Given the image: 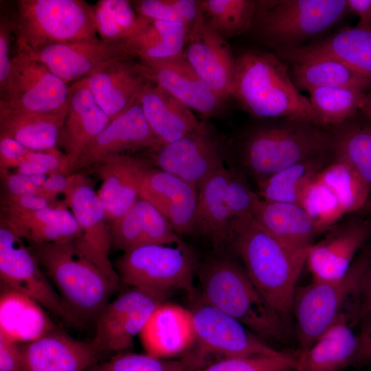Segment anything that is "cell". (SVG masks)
<instances>
[{"label": "cell", "instance_id": "obj_1", "mask_svg": "<svg viewBox=\"0 0 371 371\" xmlns=\"http://www.w3.org/2000/svg\"><path fill=\"white\" fill-rule=\"evenodd\" d=\"M228 251L239 259L262 297L288 326L308 251L286 245L254 218L238 231Z\"/></svg>", "mask_w": 371, "mask_h": 371}, {"label": "cell", "instance_id": "obj_2", "mask_svg": "<svg viewBox=\"0 0 371 371\" xmlns=\"http://www.w3.org/2000/svg\"><path fill=\"white\" fill-rule=\"evenodd\" d=\"M198 273L203 302L238 320L267 342L285 340L288 326L267 303L232 252L216 251L201 263Z\"/></svg>", "mask_w": 371, "mask_h": 371}, {"label": "cell", "instance_id": "obj_3", "mask_svg": "<svg viewBox=\"0 0 371 371\" xmlns=\"http://www.w3.org/2000/svg\"><path fill=\"white\" fill-rule=\"evenodd\" d=\"M236 63L232 96L247 112L260 118L312 122L309 99L300 93L276 54L246 49Z\"/></svg>", "mask_w": 371, "mask_h": 371}, {"label": "cell", "instance_id": "obj_4", "mask_svg": "<svg viewBox=\"0 0 371 371\" xmlns=\"http://www.w3.org/2000/svg\"><path fill=\"white\" fill-rule=\"evenodd\" d=\"M30 249L78 324L81 321L96 319L117 288L80 251L74 240L30 243Z\"/></svg>", "mask_w": 371, "mask_h": 371}, {"label": "cell", "instance_id": "obj_5", "mask_svg": "<svg viewBox=\"0 0 371 371\" xmlns=\"http://www.w3.org/2000/svg\"><path fill=\"white\" fill-rule=\"evenodd\" d=\"M330 153L329 128L310 121L281 119L249 132L241 145L240 159L258 183L287 167Z\"/></svg>", "mask_w": 371, "mask_h": 371}, {"label": "cell", "instance_id": "obj_6", "mask_svg": "<svg viewBox=\"0 0 371 371\" xmlns=\"http://www.w3.org/2000/svg\"><path fill=\"white\" fill-rule=\"evenodd\" d=\"M261 201L241 174L224 166L198 188L193 232L208 240L216 251H228L238 231L254 218Z\"/></svg>", "mask_w": 371, "mask_h": 371}, {"label": "cell", "instance_id": "obj_7", "mask_svg": "<svg viewBox=\"0 0 371 371\" xmlns=\"http://www.w3.org/2000/svg\"><path fill=\"white\" fill-rule=\"evenodd\" d=\"M348 12L346 0H262L250 32L279 52L297 47L338 23Z\"/></svg>", "mask_w": 371, "mask_h": 371}, {"label": "cell", "instance_id": "obj_8", "mask_svg": "<svg viewBox=\"0 0 371 371\" xmlns=\"http://www.w3.org/2000/svg\"><path fill=\"white\" fill-rule=\"evenodd\" d=\"M16 45L31 49L97 38L93 6L83 0H18Z\"/></svg>", "mask_w": 371, "mask_h": 371}, {"label": "cell", "instance_id": "obj_9", "mask_svg": "<svg viewBox=\"0 0 371 371\" xmlns=\"http://www.w3.org/2000/svg\"><path fill=\"white\" fill-rule=\"evenodd\" d=\"M191 311L196 346L183 359L189 371L225 359L276 355L282 352L238 320L203 301Z\"/></svg>", "mask_w": 371, "mask_h": 371}, {"label": "cell", "instance_id": "obj_10", "mask_svg": "<svg viewBox=\"0 0 371 371\" xmlns=\"http://www.w3.org/2000/svg\"><path fill=\"white\" fill-rule=\"evenodd\" d=\"M371 262L366 252L358 256L349 271L337 280H314L297 288L292 315L296 322V337L302 350L311 346L344 313L343 308L356 291Z\"/></svg>", "mask_w": 371, "mask_h": 371}, {"label": "cell", "instance_id": "obj_11", "mask_svg": "<svg viewBox=\"0 0 371 371\" xmlns=\"http://www.w3.org/2000/svg\"><path fill=\"white\" fill-rule=\"evenodd\" d=\"M115 269L125 284L166 298L176 290L194 296L195 262L188 247L145 245L126 251Z\"/></svg>", "mask_w": 371, "mask_h": 371}, {"label": "cell", "instance_id": "obj_12", "mask_svg": "<svg viewBox=\"0 0 371 371\" xmlns=\"http://www.w3.org/2000/svg\"><path fill=\"white\" fill-rule=\"evenodd\" d=\"M1 284L19 291L74 325L78 323L49 282L30 247L3 221L0 224Z\"/></svg>", "mask_w": 371, "mask_h": 371}, {"label": "cell", "instance_id": "obj_13", "mask_svg": "<svg viewBox=\"0 0 371 371\" xmlns=\"http://www.w3.org/2000/svg\"><path fill=\"white\" fill-rule=\"evenodd\" d=\"M11 68L0 104L9 108L53 112L68 106L69 88L43 63L18 52L12 57Z\"/></svg>", "mask_w": 371, "mask_h": 371}, {"label": "cell", "instance_id": "obj_14", "mask_svg": "<svg viewBox=\"0 0 371 371\" xmlns=\"http://www.w3.org/2000/svg\"><path fill=\"white\" fill-rule=\"evenodd\" d=\"M64 202L80 229L74 240L80 251L96 265L118 288L120 277L109 259L111 247L104 207L90 181L81 175L75 178L64 194Z\"/></svg>", "mask_w": 371, "mask_h": 371}, {"label": "cell", "instance_id": "obj_15", "mask_svg": "<svg viewBox=\"0 0 371 371\" xmlns=\"http://www.w3.org/2000/svg\"><path fill=\"white\" fill-rule=\"evenodd\" d=\"M166 297L132 287L109 302L96 318L94 337L90 342L100 355L122 351L132 346L156 308Z\"/></svg>", "mask_w": 371, "mask_h": 371}, {"label": "cell", "instance_id": "obj_16", "mask_svg": "<svg viewBox=\"0 0 371 371\" xmlns=\"http://www.w3.org/2000/svg\"><path fill=\"white\" fill-rule=\"evenodd\" d=\"M17 51L43 63L67 84L89 76L113 60L131 59L124 41H107L98 37L36 49L17 45Z\"/></svg>", "mask_w": 371, "mask_h": 371}, {"label": "cell", "instance_id": "obj_17", "mask_svg": "<svg viewBox=\"0 0 371 371\" xmlns=\"http://www.w3.org/2000/svg\"><path fill=\"white\" fill-rule=\"evenodd\" d=\"M151 165L199 186L224 166L223 148L207 126L175 142L148 150Z\"/></svg>", "mask_w": 371, "mask_h": 371}, {"label": "cell", "instance_id": "obj_18", "mask_svg": "<svg viewBox=\"0 0 371 371\" xmlns=\"http://www.w3.org/2000/svg\"><path fill=\"white\" fill-rule=\"evenodd\" d=\"M226 41L210 25L199 5L183 53L199 76L225 101L232 96L236 67Z\"/></svg>", "mask_w": 371, "mask_h": 371}, {"label": "cell", "instance_id": "obj_19", "mask_svg": "<svg viewBox=\"0 0 371 371\" xmlns=\"http://www.w3.org/2000/svg\"><path fill=\"white\" fill-rule=\"evenodd\" d=\"M146 78L159 86L192 111L217 116L223 102L195 71L184 53L164 60H139Z\"/></svg>", "mask_w": 371, "mask_h": 371}, {"label": "cell", "instance_id": "obj_20", "mask_svg": "<svg viewBox=\"0 0 371 371\" xmlns=\"http://www.w3.org/2000/svg\"><path fill=\"white\" fill-rule=\"evenodd\" d=\"M326 233L307 254L306 263L314 280H337L347 273L357 252L371 236V218H351Z\"/></svg>", "mask_w": 371, "mask_h": 371}, {"label": "cell", "instance_id": "obj_21", "mask_svg": "<svg viewBox=\"0 0 371 371\" xmlns=\"http://www.w3.org/2000/svg\"><path fill=\"white\" fill-rule=\"evenodd\" d=\"M20 346L21 371H87L100 356L90 342L78 341L56 327Z\"/></svg>", "mask_w": 371, "mask_h": 371}, {"label": "cell", "instance_id": "obj_22", "mask_svg": "<svg viewBox=\"0 0 371 371\" xmlns=\"http://www.w3.org/2000/svg\"><path fill=\"white\" fill-rule=\"evenodd\" d=\"M159 142L150 129L138 100L113 120L84 150L76 170L93 167L104 159L126 151L151 149Z\"/></svg>", "mask_w": 371, "mask_h": 371}, {"label": "cell", "instance_id": "obj_23", "mask_svg": "<svg viewBox=\"0 0 371 371\" xmlns=\"http://www.w3.org/2000/svg\"><path fill=\"white\" fill-rule=\"evenodd\" d=\"M139 197L157 208L178 235L193 232L198 203L194 185L152 166L143 179Z\"/></svg>", "mask_w": 371, "mask_h": 371}, {"label": "cell", "instance_id": "obj_24", "mask_svg": "<svg viewBox=\"0 0 371 371\" xmlns=\"http://www.w3.org/2000/svg\"><path fill=\"white\" fill-rule=\"evenodd\" d=\"M152 166L148 159L120 154L93 167L102 180L98 194L108 221L117 220L136 203L143 179Z\"/></svg>", "mask_w": 371, "mask_h": 371}, {"label": "cell", "instance_id": "obj_25", "mask_svg": "<svg viewBox=\"0 0 371 371\" xmlns=\"http://www.w3.org/2000/svg\"><path fill=\"white\" fill-rule=\"evenodd\" d=\"M110 122L109 117L98 104L84 79L70 86L68 111L58 144L65 150L71 173H74L84 150Z\"/></svg>", "mask_w": 371, "mask_h": 371}, {"label": "cell", "instance_id": "obj_26", "mask_svg": "<svg viewBox=\"0 0 371 371\" xmlns=\"http://www.w3.org/2000/svg\"><path fill=\"white\" fill-rule=\"evenodd\" d=\"M83 79L111 122L138 100L148 81L133 59L113 60Z\"/></svg>", "mask_w": 371, "mask_h": 371}, {"label": "cell", "instance_id": "obj_27", "mask_svg": "<svg viewBox=\"0 0 371 371\" xmlns=\"http://www.w3.org/2000/svg\"><path fill=\"white\" fill-rule=\"evenodd\" d=\"M109 229L111 247L123 252L145 245L187 247L163 214L140 197L125 214L111 222Z\"/></svg>", "mask_w": 371, "mask_h": 371}, {"label": "cell", "instance_id": "obj_28", "mask_svg": "<svg viewBox=\"0 0 371 371\" xmlns=\"http://www.w3.org/2000/svg\"><path fill=\"white\" fill-rule=\"evenodd\" d=\"M276 55L292 63L315 57H330L371 78V26L345 27L331 36L277 52Z\"/></svg>", "mask_w": 371, "mask_h": 371}, {"label": "cell", "instance_id": "obj_29", "mask_svg": "<svg viewBox=\"0 0 371 371\" xmlns=\"http://www.w3.org/2000/svg\"><path fill=\"white\" fill-rule=\"evenodd\" d=\"M146 353L161 359L184 354L194 341L191 311L162 302L154 311L140 333Z\"/></svg>", "mask_w": 371, "mask_h": 371}, {"label": "cell", "instance_id": "obj_30", "mask_svg": "<svg viewBox=\"0 0 371 371\" xmlns=\"http://www.w3.org/2000/svg\"><path fill=\"white\" fill-rule=\"evenodd\" d=\"M138 102L159 145L175 142L207 126L183 103L150 81L144 85Z\"/></svg>", "mask_w": 371, "mask_h": 371}, {"label": "cell", "instance_id": "obj_31", "mask_svg": "<svg viewBox=\"0 0 371 371\" xmlns=\"http://www.w3.org/2000/svg\"><path fill=\"white\" fill-rule=\"evenodd\" d=\"M1 221L30 243H65L75 240L78 225L66 205L38 211L1 207Z\"/></svg>", "mask_w": 371, "mask_h": 371}, {"label": "cell", "instance_id": "obj_32", "mask_svg": "<svg viewBox=\"0 0 371 371\" xmlns=\"http://www.w3.org/2000/svg\"><path fill=\"white\" fill-rule=\"evenodd\" d=\"M357 333L342 313L334 324L296 357L295 371H343L355 363Z\"/></svg>", "mask_w": 371, "mask_h": 371}, {"label": "cell", "instance_id": "obj_33", "mask_svg": "<svg viewBox=\"0 0 371 371\" xmlns=\"http://www.w3.org/2000/svg\"><path fill=\"white\" fill-rule=\"evenodd\" d=\"M68 106L53 112L16 110L0 104V137L12 138L28 149L56 148Z\"/></svg>", "mask_w": 371, "mask_h": 371}, {"label": "cell", "instance_id": "obj_34", "mask_svg": "<svg viewBox=\"0 0 371 371\" xmlns=\"http://www.w3.org/2000/svg\"><path fill=\"white\" fill-rule=\"evenodd\" d=\"M55 328L39 303L1 284L0 333L23 344L38 339Z\"/></svg>", "mask_w": 371, "mask_h": 371}, {"label": "cell", "instance_id": "obj_35", "mask_svg": "<svg viewBox=\"0 0 371 371\" xmlns=\"http://www.w3.org/2000/svg\"><path fill=\"white\" fill-rule=\"evenodd\" d=\"M254 219L280 241L308 251L319 233L301 205L262 200Z\"/></svg>", "mask_w": 371, "mask_h": 371}, {"label": "cell", "instance_id": "obj_36", "mask_svg": "<svg viewBox=\"0 0 371 371\" xmlns=\"http://www.w3.org/2000/svg\"><path fill=\"white\" fill-rule=\"evenodd\" d=\"M290 76L298 90L308 91L320 87L371 90V78L330 57H315L293 63Z\"/></svg>", "mask_w": 371, "mask_h": 371}, {"label": "cell", "instance_id": "obj_37", "mask_svg": "<svg viewBox=\"0 0 371 371\" xmlns=\"http://www.w3.org/2000/svg\"><path fill=\"white\" fill-rule=\"evenodd\" d=\"M189 30L181 23L147 19L135 35L124 40L132 59L164 60L183 54Z\"/></svg>", "mask_w": 371, "mask_h": 371}, {"label": "cell", "instance_id": "obj_38", "mask_svg": "<svg viewBox=\"0 0 371 371\" xmlns=\"http://www.w3.org/2000/svg\"><path fill=\"white\" fill-rule=\"evenodd\" d=\"M366 120L356 121L354 117L329 130L334 158L349 164L371 192V121Z\"/></svg>", "mask_w": 371, "mask_h": 371}, {"label": "cell", "instance_id": "obj_39", "mask_svg": "<svg viewBox=\"0 0 371 371\" xmlns=\"http://www.w3.org/2000/svg\"><path fill=\"white\" fill-rule=\"evenodd\" d=\"M328 164L326 155L287 167L258 182V194L266 201L300 204L305 187Z\"/></svg>", "mask_w": 371, "mask_h": 371}, {"label": "cell", "instance_id": "obj_40", "mask_svg": "<svg viewBox=\"0 0 371 371\" xmlns=\"http://www.w3.org/2000/svg\"><path fill=\"white\" fill-rule=\"evenodd\" d=\"M366 92L351 88L309 90L312 122L329 128L355 117L361 111Z\"/></svg>", "mask_w": 371, "mask_h": 371}, {"label": "cell", "instance_id": "obj_41", "mask_svg": "<svg viewBox=\"0 0 371 371\" xmlns=\"http://www.w3.org/2000/svg\"><path fill=\"white\" fill-rule=\"evenodd\" d=\"M317 176L335 195L345 214L360 212L370 199L366 183L342 159L334 158Z\"/></svg>", "mask_w": 371, "mask_h": 371}, {"label": "cell", "instance_id": "obj_42", "mask_svg": "<svg viewBox=\"0 0 371 371\" xmlns=\"http://www.w3.org/2000/svg\"><path fill=\"white\" fill-rule=\"evenodd\" d=\"M210 25L225 40L250 32L257 8L253 0H201Z\"/></svg>", "mask_w": 371, "mask_h": 371}, {"label": "cell", "instance_id": "obj_43", "mask_svg": "<svg viewBox=\"0 0 371 371\" xmlns=\"http://www.w3.org/2000/svg\"><path fill=\"white\" fill-rule=\"evenodd\" d=\"M97 32L107 41H124L141 30L147 19L136 14L131 1L100 0L93 6Z\"/></svg>", "mask_w": 371, "mask_h": 371}, {"label": "cell", "instance_id": "obj_44", "mask_svg": "<svg viewBox=\"0 0 371 371\" xmlns=\"http://www.w3.org/2000/svg\"><path fill=\"white\" fill-rule=\"evenodd\" d=\"M317 175L304 189L300 204L320 234L329 230L345 214L335 195Z\"/></svg>", "mask_w": 371, "mask_h": 371}, {"label": "cell", "instance_id": "obj_45", "mask_svg": "<svg viewBox=\"0 0 371 371\" xmlns=\"http://www.w3.org/2000/svg\"><path fill=\"white\" fill-rule=\"evenodd\" d=\"M138 16L153 21L185 25L189 32L199 12L195 0H137L131 1Z\"/></svg>", "mask_w": 371, "mask_h": 371}, {"label": "cell", "instance_id": "obj_46", "mask_svg": "<svg viewBox=\"0 0 371 371\" xmlns=\"http://www.w3.org/2000/svg\"><path fill=\"white\" fill-rule=\"evenodd\" d=\"M95 371H189L181 360L161 359L145 354L119 353L94 366Z\"/></svg>", "mask_w": 371, "mask_h": 371}, {"label": "cell", "instance_id": "obj_47", "mask_svg": "<svg viewBox=\"0 0 371 371\" xmlns=\"http://www.w3.org/2000/svg\"><path fill=\"white\" fill-rule=\"evenodd\" d=\"M296 358L284 352L276 355L228 359L195 371H295Z\"/></svg>", "mask_w": 371, "mask_h": 371}, {"label": "cell", "instance_id": "obj_48", "mask_svg": "<svg viewBox=\"0 0 371 371\" xmlns=\"http://www.w3.org/2000/svg\"><path fill=\"white\" fill-rule=\"evenodd\" d=\"M7 194L21 196L41 194V189L47 175H25L18 172L10 173L8 170H1Z\"/></svg>", "mask_w": 371, "mask_h": 371}, {"label": "cell", "instance_id": "obj_49", "mask_svg": "<svg viewBox=\"0 0 371 371\" xmlns=\"http://www.w3.org/2000/svg\"><path fill=\"white\" fill-rule=\"evenodd\" d=\"M350 300L352 302V306L346 314L352 326L356 325L361 317L371 312V262Z\"/></svg>", "mask_w": 371, "mask_h": 371}, {"label": "cell", "instance_id": "obj_50", "mask_svg": "<svg viewBox=\"0 0 371 371\" xmlns=\"http://www.w3.org/2000/svg\"><path fill=\"white\" fill-rule=\"evenodd\" d=\"M1 207L18 210L33 212L56 207L66 205L64 201H58L42 194L13 196L5 194L2 201Z\"/></svg>", "mask_w": 371, "mask_h": 371}, {"label": "cell", "instance_id": "obj_51", "mask_svg": "<svg viewBox=\"0 0 371 371\" xmlns=\"http://www.w3.org/2000/svg\"><path fill=\"white\" fill-rule=\"evenodd\" d=\"M14 32L12 19L1 14L0 20V95L5 89L11 68L10 48Z\"/></svg>", "mask_w": 371, "mask_h": 371}, {"label": "cell", "instance_id": "obj_52", "mask_svg": "<svg viewBox=\"0 0 371 371\" xmlns=\"http://www.w3.org/2000/svg\"><path fill=\"white\" fill-rule=\"evenodd\" d=\"M23 160L40 165L47 170L49 174L54 172L71 173L67 155L58 150L57 148L49 150L30 149Z\"/></svg>", "mask_w": 371, "mask_h": 371}, {"label": "cell", "instance_id": "obj_53", "mask_svg": "<svg viewBox=\"0 0 371 371\" xmlns=\"http://www.w3.org/2000/svg\"><path fill=\"white\" fill-rule=\"evenodd\" d=\"M30 149L9 137H0V170L16 168Z\"/></svg>", "mask_w": 371, "mask_h": 371}, {"label": "cell", "instance_id": "obj_54", "mask_svg": "<svg viewBox=\"0 0 371 371\" xmlns=\"http://www.w3.org/2000/svg\"><path fill=\"white\" fill-rule=\"evenodd\" d=\"M20 344L0 333V371H21Z\"/></svg>", "mask_w": 371, "mask_h": 371}, {"label": "cell", "instance_id": "obj_55", "mask_svg": "<svg viewBox=\"0 0 371 371\" xmlns=\"http://www.w3.org/2000/svg\"><path fill=\"white\" fill-rule=\"evenodd\" d=\"M356 325L360 329L357 333L358 348L355 364L368 363L371 362V312L361 317Z\"/></svg>", "mask_w": 371, "mask_h": 371}, {"label": "cell", "instance_id": "obj_56", "mask_svg": "<svg viewBox=\"0 0 371 371\" xmlns=\"http://www.w3.org/2000/svg\"><path fill=\"white\" fill-rule=\"evenodd\" d=\"M75 173L54 172L47 175L42 187L41 194L47 196L57 199L60 194H65L71 185Z\"/></svg>", "mask_w": 371, "mask_h": 371}, {"label": "cell", "instance_id": "obj_57", "mask_svg": "<svg viewBox=\"0 0 371 371\" xmlns=\"http://www.w3.org/2000/svg\"><path fill=\"white\" fill-rule=\"evenodd\" d=\"M348 10L359 16L357 26H371V0H346Z\"/></svg>", "mask_w": 371, "mask_h": 371}, {"label": "cell", "instance_id": "obj_58", "mask_svg": "<svg viewBox=\"0 0 371 371\" xmlns=\"http://www.w3.org/2000/svg\"><path fill=\"white\" fill-rule=\"evenodd\" d=\"M16 172L25 175H49V172L40 165L23 160L16 168Z\"/></svg>", "mask_w": 371, "mask_h": 371}, {"label": "cell", "instance_id": "obj_59", "mask_svg": "<svg viewBox=\"0 0 371 371\" xmlns=\"http://www.w3.org/2000/svg\"><path fill=\"white\" fill-rule=\"evenodd\" d=\"M360 112L371 121V90L366 92Z\"/></svg>", "mask_w": 371, "mask_h": 371}, {"label": "cell", "instance_id": "obj_60", "mask_svg": "<svg viewBox=\"0 0 371 371\" xmlns=\"http://www.w3.org/2000/svg\"><path fill=\"white\" fill-rule=\"evenodd\" d=\"M360 212L371 216V198L367 201L364 207L361 210Z\"/></svg>", "mask_w": 371, "mask_h": 371}, {"label": "cell", "instance_id": "obj_61", "mask_svg": "<svg viewBox=\"0 0 371 371\" xmlns=\"http://www.w3.org/2000/svg\"><path fill=\"white\" fill-rule=\"evenodd\" d=\"M87 371H95V369H94V366H93L92 368H91L90 369H89Z\"/></svg>", "mask_w": 371, "mask_h": 371}, {"label": "cell", "instance_id": "obj_62", "mask_svg": "<svg viewBox=\"0 0 371 371\" xmlns=\"http://www.w3.org/2000/svg\"><path fill=\"white\" fill-rule=\"evenodd\" d=\"M370 217H371V216H370Z\"/></svg>", "mask_w": 371, "mask_h": 371}]
</instances>
